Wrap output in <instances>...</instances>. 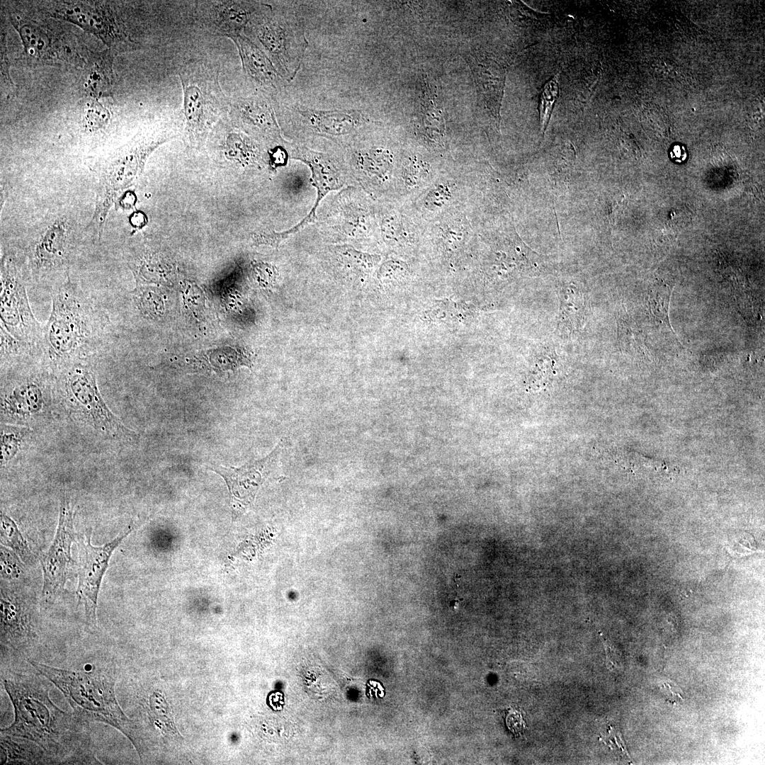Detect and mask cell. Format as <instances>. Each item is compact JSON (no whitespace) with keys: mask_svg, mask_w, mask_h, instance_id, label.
Masks as SVG:
<instances>
[{"mask_svg":"<svg viewBox=\"0 0 765 765\" xmlns=\"http://www.w3.org/2000/svg\"><path fill=\"white\" fill-rule=\"evenodd\" d=\"M41 675L38 672L13 669L4 674L3 685L14 708L15 718L1 733L35 742L55 764L98 763L89 723L55 706Z\"/></svg>","mask_w":765,"mask_h":765,"instance_id":"obj_1","label":"cell"},{"mask_svg":"<svg viewBox=\"0 0 765 765\" xmlns=\"http://www.w3.org/2000/svg\"><path fill=\"white\" fill-rule=\"evenodd\" d=\"M52 310L43 327L42 358L61 369L94 361L111 345L110 319L105 310L71 278L50 291Z\"/></svg>","mask_w":765,"mask_h":765,"instance_id":"obj_2","label":"cell"},{"mask_svg":"<svg viewBox=\"0 0 765 765\" xmlns=\"http://www.w3.org/2000/svg\"><path fill=\"white\" fill-rule=\"evenodd\" d=\"M33 667L52 682L64 694L74 714L90 723H107L123 732L139 754L143 741L132 720L127 718L115 696V667L111 664L93 667L89 671H73L47 666L28 659Z\"/></svg>","mask_w":765,"mask_h":765,"instance_id":"obj_3","label":"cell"},{"mask_svg":"<svg viewBox=\"0 0 765 765\" xmlns=\"http://www.w3.org/2000/svg\"><path fill=\"white\" fill-rule=\"evenodd\" d=\"M79 222L71 210L47 212L14 249L22 258L29 283L50 291L70 278L79 249Z\"/></svg>","mask_w":765,"mask_h":765,"instance_id":"obj_4","label":"cell"},{"mask_svg":"<svg viewBox=\"0 0 765 765\" xmlns=\"http://www.w3.org/2000/svg\"><path fill=\"white\" fill-rule=\"evenodd\" d=\"M168 139L163 131L140 134L98 163L95 209L87 227L98 240L118 196L133 183L149 154Z\"/></svg>","mask_w":765,"mask_h":765,"instance_id":"obj_5","label":"cell"},{"mask_svg":"<svg viewBox=\"0 0 765 765\" xmlns=\"http://www.w3.org/2000/svg\"><path fill=\"white\" fill-rule=\"evenodd\" d=\"M219 76L217 67L203 61L186 63L178 70L185 135L191 147L201 146L212 126L229 113L230 99L222 91Z\"/></svg>","mask_w":765,"mask_h":765,"instance_id":"obj_6","label":"cell"},{"mask_svg":"<svg viewBox=\"0 0 765 765\" xmlns=\"http://www.w3.org/2000/svg\"><path fill=\"white\" fill-rule=\"evenodd\" d=\"M244 34L266 55L287 82L295 77L308 41L303 26L295 14L260 3Z\"/></svg>","mask_w":765,"mask_h":765,"instance_id":"obj_7","label":"cell"},{"mask_svg":"<svg viewBox=\"0 0 765 765\" xmlns=\"http://www.w3.org/2000/svg\"><path fill=\"white\" fill-rule=\"evenodd\" d=\"M92 362H75L61 368L62 394L66 401L75 413L101 435L114 440L135 441L137 434L126 427L105 402Z\"/></svg>","mask_w":765,"mask_h":765,"instance_id":"obj_8","label":"cell"},{"mask_svg":"<svg viewBox=\"0 0 765 765\" xmlns=\"http://www.w3.org/2000/svg\"><path fill=\"white\" fill-rule=\"evenodd\" d=\"M28 283L21 256L13 249H4L0 265V327L18 340L42 351L43 327L31 310Z\"/></svg>","mask_w":765,"mask_h":765,"instance_id":"obj_9","label":"cell"},{"mask_svg":"<svg viewBox=\"0 0 765 765\" xmlns=\"http://www.w3.org/2000/svg\"><path fill=\"white\" fill-rule=\"evenodd\" d=\"M76 536L73 507L69 499L64 496L60 500L55 538L47 551L40 557L43 574L42 596L47 601L54 599L64 589L74 565L71 547Z\"/></svg>","mask_w":765,"mask_h":765,"instance_id":"obj_10","label":"cell"},{"mask_svg":"<svg viewBox=\"0 0 765 765\" xmlns=\"http://www.w3.org/2000/svg\"><path fill=\"white\" fill-rule=\"evenodd\" d=\"M128 530L120 533L102 546L91 543V534L80 533L76 536L79 552V582L76 594L84 607L87 622L96 624V608L98 592L103 575L114 550L130 533Z\"/></svg>","mask_w":765,"mask_h":765,"instance_id":"obj_11","label":"cell"},{"mask_svg":"<svg viewBox=\"0 0 765 765\" xmlns=\"http://www.w3.org/2000/svg\"><path fill=\"white\" fill-rule=\"evenodd\" d=\"M50 16L74 23L98 37L109 47H129L132 42L113 12L104 4L84 1H55Z\"/></svg>","mask_w":765,"mask_h":765,"instance_id":"obj_12","label":"cell"},{"mask_svg":"<svg viewBox=\"0 0 765 765\" xmlns=\"http://www.w3.org/2000/svg\"><path fill=\"white\" fill-rule=\"evenodd\" d=\"M47 379L36 370L8 378L1 387V419L20 422L40 413L50 397Z\"/></svg>","mask_w":765,"mask_h":765,"instance_id":"obj_13","label":"cell"},{"mask_svg":"<svg viewBox=\"0 0 765 765\" xmlns=\"http://www.w3.org/2000/svg\"><path fill=\"white\" fill-rule=\"evenodd\" d=\"M278 110L293 124L328 137L350 135L366 121V115L356 109H319L300 103L285 102L278 106Z\"/></svg>","mask_w":765,"mask_h":765,"instance_id":"obj_14","label":"cell"},{"mask_svg":"<svg viewBox=\"0 0 765 765\" xmlns=\"http://www.w3.org/2000/svg\"><path fill=\"white\" fill-rule=\"evenodd\" d=\"M37 633L30 610L14 594L1 592V647L15 656H26Z\"/></svg>","mask_w":765,"mask_h":765,"instance_id":"obj_15","label":"cell"},{"mask_svg":"<svg viewBox=\"0 0 765 765\" xmlns=\"http://www.w3.org/2000/svg\"><path fill=\"white\" fill-rule=\"evenodd\" d=\"M274 98L256 91L246 96L230 99L231 120L245 130L268 141H283L273 101Z\"/></svg>","mask_w":765,"mask_h":765,"instance_id":"obj_16","label":"cell"},{"mask_svg":"<svg viewBox=\"0 0 765 765\" xmlns=\"http://www.w3.org/2000/svg\"><path fill=\"white\" fill-rule=\"evenodd\" d=\"M196 18L208 31L232 40L245 28L260 2L203 1L197 2Z\"/></svg>","mask_w":765,"mask_h":765,"instance_id":"obj_17","label":"cell"},{"mask_svg":"<svg viewBox=\"0 0 765 765\" xmlns=\"http://www.w3.org/2000/svg\"><path fill=\"white\" fill-rule=\"evenodd\" d=\"M279 448L278 445L267 457L240 468L212 465L210 468L225 480L228 487L233 517L237 516L252 499L262 479L277 459Z\"/></svg>","mask_w":765,"mask_h":765,"instance_id":"obj_18","label":"cell"},{"mask_svg":"<svg viewBox=\"0 0 765 765\" xmlns=\"http://www.w3.org/2000/svg\"><path fill=\"white\" fill-rule=\"evenodd\" d=\"M11 21L21 37L24 54L28 60L50 64L74 56L62 38L45 25L18 16L13 17Z\"/></svg>","mask_w":765,"mask_h":765,"instance_id":"obj_19","label":"cell"},{"mask_svg":"<svg viewBox=\"0 0 765 765\" xmlns=\"http://www.w3.org/2000/svg\"><path fill=\"white\" fill-rule=\"evenodd\" d=\"M236 45L243 72L256 91L275 98L288 83L266 55L244 33L232 40Z\"/></svg>","mask_w":765,"mask_h":765,"instance_id":"obj_20","label":"cell"},{"mask_svg":"<svg viewBox=\"0 0 765 765\" xmlns=\"http://www.w3.org/2000/svg\"><path fill=\"white\" fill-rule=\"evenodd\" d=\"M290 154L291 158L307 164L312 173L313 184L317 188V196L315 205L306 217L310 222H312L320 200L329 191L341 186L339 172L333 159L329 155L315 152L304 145H293Z\"/></svg>","mask_w":765,"mask_h":765,"instance_id":"obj_21","label":"cell"},{"mask_svg":"<svg viewBox=\"0 0 765 765\" xmlns=\"http://www.w3.org/2000/svg\"><path fill=\"white\" fill-rule=\"evenodd\" d=\"M421 88L417 113L419 130L429 142L441 143L446 126L443 111L437 103L436 86L424 79Z\"/></svg>","mask_w":765,"mask_h":765,"instance_id":"obj_22","label":"cell"},{"mask_svg":"<svg viewBox=\"0 0 765 765\" xmlns=\"http://www.w3.org/2000/svg\"><path fill=\"white\" fill-rule=\"evenodd\" d=\"M1 764H53L52 759L35 742L18 737L1 735Z\"/></svg>","mask_w":765,"mask_h":765,"instance_id":"obj_23","label":"cell"},{"mask_svg":"<svg viewBox=\"0 0 765 765\" xmlns=\"http://www.w3.org/2000/svg\"><path fill=\"white\" fill-rule=\"evenodd\" d=\"M112 57L108 51L94 56L88 63L84 86L88 94L94 98L108 96L112 87Z\"/></svg>","mask_w":765,"mask_h":765,"instance_id":"obj_24","label":"cell"},{"mask_svg":"<svg viewBox=\"0 0 765 765\" xmlns=\"http://www.w3.org/2000/svg\"><path fill=\"white\" fill-rule=\"evenodd\" d=\"M560 324L574 330L582 326L586 314L584 295L575 286L569 285L560 293Z\"/></svg>","mask_w":765,"mask_h":765,"instance_id":"obj_25","label":"cell"},{"mask_svg":"<svg viewBox=\"0 0 765 765\" xmlns=\"http://www.w3.org/2000/svg\"><path fill=\"white\" fill-rule=\"evenodd\" d=\"M225 154L230 159L249 164L261 159V149L249 137L237 131L227 132L223 144Z\"/></svg>","mask_w":765,"mask_h":765,"instance_id":"obj_26","label":"cell"},{"mask_svg":"<svg viewBox=\"0 0 765 765\" xmlns=\"http://www.w3.org/2000/svg\"><path fill=\"white\" fill-rule=\"evenodd\" d=\"M353 155L363 169L378 176L390 171L393 163L392 153L382 147L356 149Z\"/></svg>","mask_w":765,"mask_h":765,"instance_id":"obj_27","label":"cell"},{"mask_svg":"<svg viewBox=\"0 0 765 765\" xmlns=\"http://www.w3.org/2000/svg\"><path fill=\"white\" fill-rule=\"evenodd\" d=\"M0 520L1 543L11 548L24 562L31 563L33 554L16 523L2 512Z\"/></svg>","mask_w":765,"mask_h":765,"instance_id":"obj_28","label":"cell"},{"mask_svg":"<svg viewBox=\"0 0 765 765\" xmlns=\"http://www.w3.org/2000/svg\"><path fill=\"white\" fill-rule=\"evenodd\" d=\"M30 429L19 425L1 423V465L8 463L18 453Z\"/></svg>","mask_w":765,"mask_h":765,"instance_id":"obj_29","label":"cell"},{"mask_svg":"<svg viewBox=\"0 0 765 765\" xmlns=\"http://www.w3.org/2000/svg\"><path fill=\"white\" fill-rule=\"evenodd\" d=\"M558 74H556L545 85L540 97V122L543 132L546 130L555 101L558 97Z\"/></svg>","mask_w":765,"mask_h":765,"instance_id":"obj_30","label":"cell"},{"mask_svg":"<svg viewBox=\"0 0 765 765\" xmlns=\"http://www.w3.org/2000/svg\"><path fill=\"white\" fill-rule=\"evenodd\" d=\"M109 120V111L98 101H93L86 106L82 126L87 132H96L105 128Z\"/></svg>","mask_w":765,"mask_h":765,"instance_id":"obj_31","label":"cell"},{"mask_svg":"<svg viewBox=\"0 0 765 765\" xmlns=\"http://www.w3.org/2000/svg\"><path fill=\"white\" fill-rule=\"evenodd\" d=\"M430 173L429 165L414 158L409 161L404 170V178L408 187L414 188L424 182Z\"/></svg>","mask_w":765,"mask_h":765,"instance_id":"obj_32","label":"cell"},{"mask_svg":"<svg viewBox=\"0 0 765 765\" xmlns=\"http://www.w3.org/2000/svg\"><path fill=\"white\" fill-rule=\"evenodd\" d=\"M1 574L4 579H14L22 573V565L16 555L1 546Z\"/></svg>","mask_w":765,"mask_h":765,"instance_id":"obj_33","label":"cell"},{"mask_svg":"<svg viewBox=\"0 0 765 765\" xmlns=\"http://www.w3.org/2000/svg\"><path fill=\"white\" fill-rule=\"evenodd\" d=\"M669 288H660L657 291L654 290L650 295V307L653 314L664 322L669 324L668 307L671 296Z\"/></svg>","mask_w":765,"mask_h":765,"instance_id":"obj_34","label":"cell"},{"mask_svg":"<svg viewBox=\"0 0 765 765\" xmlns=\"http://www.w3.org/2000/svg\"><path fill=\"white\" fill-rule=\"evenodd\" d=\"M450 197L448 187L443 184H439L432 189L425 199V205L430 210H435L442 207Z\"/></svg>","mask_w":765,"mask_h":765,"instance_id":"obj_35","label":"cell"},{"mask_svg":"<svg viewBox=\"0 0 765 765\" xmlns=\"http://www.w3.org/2000/svg\"><path fill=\"white\" fill-rule=\"evenodd\" d=\"M506 721L509 729L514 733H520L525 727L523 720L516 710H510Z\"/></svg>","mask_w":765,"mask_h":765,"instance_id":"obj_36","label":"cell"},{"mask_svg":"<svg viewBox=\"0 0 765 765\" xmlns=\"http://www.w3.org/2000/svg\"><path fill=\"white\" fill-rule=\"evenodd\" d=\"M670 157L676 162H684L687 156L686 149L683 145H674L670 151Z\"/></svg>","mask_w":765,"mask_h":765,"instance_id":"obj_37","label":"cell"}]
</instances>
